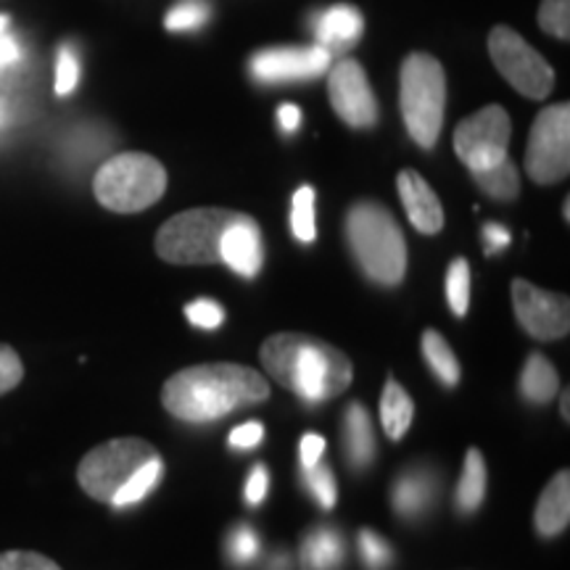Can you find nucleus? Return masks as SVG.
<instances>
[{"label":"nucleus","mask_w":570,"mask_h":570,"mask_svg":"<svg viewBox=\"0 0 570 570\" xmlns=\"http://www.w3.org/2000/svg\"><path fill=\"white\" fill-rule=\"evenodd\" d=\"M473 180L481 185L483 194L497 198V202H512L520 194L518 167L510 161V156H504L494 167L473 173Z\"/></svg>","instance_id":"24"},{"label":"nucleus","mask_w":570,"mask_h":570,"mask_svg":"<svg viewBox=\"0 0 570 570\" xmlns=\"http://www.w3.org/2000/svg\"><path fill=\"white\" fill-rule=\"evenodd\" d=\"M344 560V541L336 531L317 529L304 539L302 562L304 570H336Z\"/></svg>","instance_id":"22"},{"label":"nucleus","mask_w":570,"mask_h":570,"mask_svg":"<svg viewBox=\"0 0 570 570\" xmlns=\"http://www.w3.org/2000/svg\"><path fill=\"white\" fill-rule=\"evenodd\" d=\"M277 122H281L283 132H296L298 125H302V109L296 104H283L277 109Z\"/></svg>","instance_id":"42"},{"label":"nucleus","mask_w":570,"mask_h":570,"mask_svg":"<svg viewBox=\"0 0 570 570\" xmlns=\"http://www.w3.org/2000/svg\"><path fill=\"white\" fill-rule=\"evenodd\" d=\"M304 479L309 483V491L317 497V502L323 504V508L331 510L333 504H336V479H333L331 468L325 465H312V468H304Z\"/></svg>","instance_id":"31"},{"label":"nucleus","mask_w":570,"mask_h":570,"mask_svg":"<svg viewBox=\"0 0 570 570\" xmlns=\"http://www.w3.org/2000/svg\"><path fill=\"white\" fill-rule=\"evenodd\" d=\"M167 190V169L148 154H117L92 180L98 204L117 214H135L154 206Z\"/></svg>","instance_id":"5"},{"label":"nucleus","mask_w":570,"mask_h":570,"mask_svg":"<svg viewBox=\"0 0 570 570\" xmlns=\"http://www.w3.org/2000/svg\"><path fill=\"white\" fill-rule=\"evenodd\" d=\"M262 439H265V428H262V423H256V420H252V423L233 428L230 446L233 449H252V446L259 444Z\"/></svg>","instance_id":"38"},{"label":"nucleus","mask_w":570,"mask_h":570,"mask_svg":"<svg viewBox=\"0 0 570 570\" xmlns=\"http://www.w3.org/2000/svg\"><path fill=\"white\" fill-rule=\"evenodd\" d=\"M489 53L499 75L525 98L541 101L554 88V71L510 27H494L489 35Z\"/></svg>","instance_id":"8"},{"label":"nucleus","mask_w":570,"mask_h":570,"mask_svg":"<svg viewBox=\"0 0 570 570\" xmlns=\"http://www.w3.org/2000/svg\"><path fill=\"white\" fill-rule=\"evenodd\" d=\"M327 96L348 127L367 130L377 122V101L360 61L344 59L327 75Z\"/></svg>","instance_id":"12"},{"label":"nucleus","mask_w":570,"mask_h":570,"mask_svg":"<svg viewBox=\"0 0 570 570\" xmlns=\"http://www.w3.org/2000/svg\"><path fill=\"white\" fill-rule=\"evenodd\" d=\"M267 489H269L267 468H265V465H256L254 473L248 475V483H246V499H248V504H262V502H265Z\"/></svg>","instance_id":"39"},{"label":"nucleus","mask_w":570,"mask_h":570,"mask_svg":"<svg viewBox=\"0 0 570 570\" xmlns=\"http://www.w3.org/2000/svg\"><path fill=\"white\" fill-rule=\"evenodd\" d=\"M415 417V404L399 383L391 377L381 396V423L389 439H402Z\"/></svg>","instance_id":"21"},{"label":"nucleus","mask_w":570,"mask_h":570,"mask_svg":"<svg viewBox=\"0 0 570 570\" xmlns=\"http://www.w3.org/2000/svg\"><path fill=\"white\" fill-rule=\"evenodd\" d=\"M433 499V479L425 470H410V473L399 475L394 483V508L399 515L412 518L428 510Z\"/></svg>","instance_id":"19"},{"label":"nucleus","mask_w":570,"mask_h":570,"mask_svg":"<svg viewBox=\"0 0 570 570\" xmlns=\"http://www.w3.org/2000/svg\"><path fill=\"white\" fill-rule=\"evenodd\" d=\"M560 381L554 373L552 362L544 354H531L525 362L523 375H520V391L531 404H547L558 396Z\"/></svg>","instance_id":"20"},{"label":"nucleus","mask_w":570,"mask_h":570,"mask_svg":"<svg viewBox=\"0 0 570 570\" xmlns=\"http://www.w3.org/2000/svg\"><path fill=\"white\" fill-rule=\"evenodd\" d=\"M423 354L428 360V365H431L433 373L444 386H458L460 383V362L458 356H454L452 346L446 344V338L441 336L436 331H425L423 333Z\"/></svg>","instance_id":"25"},{"label":"nucleus","mask_w":570,"mask_h":570,"mask_svg":"<svg viewBox=\"0 0 570 570\" xmlns=\"http://www.w3.org/2000/svg\"><path fill=\"white\" fill-rule=\"evenodd\" d=\"M238 212L190 209L175 214L156 233V254L169 265H217L219 244Z\"/></svg>","instance_id":"6"},{"label":"nucleus","mask_w":570,"mask_h":570,"mask_svg":"<svg viewBox=\"0 0 570 570\" xmlns=\"http://www.w3.org/2000/svg\"><path fill=\"white\" fill-rule=\"evenodd\" d=\"M0 570H61L51 558L40 552H0Z\"/></svg>","instance_id":"35"},{"label":"nucleus","mask_w":570,"mask_h":570,"mask_svg":"<svg viewBox=\"0 0 570 570\" xmlns=\"http://www.w3.org/2000/svg\"><path fill=\"white\" fill-rule=\"evenodd\" d=\"M291 230H294L296 240L302 244H312L317 238L315 227V190L309 185L296 190L294 206H291Z\"/></svg>","instance_id":"27"},{"label":"nucleus","mask_w":570,"mask_h":570,"mask_svg":"<svg viewBox=\"0 0 570 570\" xmlns=\"http://www.w3.org/2000/svg\"><path fill=\"white\" fill-rule=\"evenodd\" d=\"M346 240L356 265L370 281L399 285L407 273V244L402 227L386 206L375 202L354 204L346 214Z\"/></svg>","instance_id":"3"},{"label":"nucleus","mask_w":570,"mask_h":570,"mask_svg":"<svg viewBox=\"0 0 570 570\" xmlns=\"http://www.w3.org/2000/svg\"><path fill=\"white\" fill-rule=\"evenodd\" d=\"M344 446H346V460L352 462L356 470L367 468L370 460L375 454V439H373V425H370L367 410L360 402H354L346 410L344 420Z\"/></svg>","instance_id":"18"},{"label":"nucleus","mask_w":570,"mask_h":570,"mask_svg":"<svg viewBox=\"0 0 570 570\" xmlns=\"http://www.w3.org/2000/svg\"><path fill=\"white\" fill-rule=\"evenodd\" d=\"M446 298H449V309L454 312L458 317L468 315V306H470V265L468 259H458L449 265L446 273Z\"/></svg>","instance_id":"29"},{"label":"nucleus","mask_w":570,"mask_h":570,"mask_svg":"<svg viewBox=\"0 0 570 570\" xmlns=\"http://www.w3.org/2000/svg\"><path fill=\"white\" fill-rule=\"evenodd\" d=\"M209 17L212 6L206 3V0H183V3H177L175 9L167 13L164 27H167L169 32H194L202 30L206 21H209Z\"/></svg>","instance_id":"28"},{"label":"nucleus","mask_w":570,"mask_h":570,"mask_svg":"<svg viewBox=\"0 0 570 570\" xmlns=\"http://www.w3.org/2000/svg\"><path fill=\"white\" fill-rule=\"evenodd\" d=\"M161 475H164L161 458L148 460L146 465H142L140 470H135L132 479L127 481L125 487L117 491V494H114L111 504H114V508H130V504L142 502V499H146L156 487H159Z\"/></svg>","instance_id":"26"},{"label":"nucleus","mask_w":570,"mask_h":570,"mask_svg":"<svg viewBox=\"0 0 570 570\" xmlns=\"http://www.w3.org/2000/svg\"><path fill=\"white\" fill-rule=\"evenodd\" d=\"M267 381L256 370L212 362V365L185 367L164 383L161 404L183 423H214L240 407L265 402Z\"/></svg>","instance_id":"1"},{"label":"nucleus","mask_w":570,"mask_h":570,"mask_svg":"<svg viewBox=\"0 0 570 570\" xmlns=\"http://www.w3.org/2000/svg\"><path fill=\"white\" fill-rule=\"evenodd\" d=\"M262 365L273 381L291 389L306 404H323L352 386L348 356L325 341L304 333H277L259 348Z\"/></svg>","instance_id":"2"},{"label":"nucleus","mask_w":570,"mask_h":570,"mask_svg":"<svg viewBox=\"0 0 570 570\" xmlns=\"http://www.w3.org/2000/svg\"><path fill=\"white\" fill-rule=\"evenodd\" d=\"M402 117L410 138L420 148L436 146L446 109V75L441 63L428 53H412L402 63Z\"/></svg>","instance_id":"4"},{"label":"nucleus","mask_w":570,"mask_h":570,"mask_svg":"<svg viewBox=\"0 0 570 570\" xmlns=\"http://www.w3.org/2000/svg\"><path fill=\"white\" fill-rule=\"evenodd\" d=\"M185 317L190 325L204 327V331H214L225 323V309L212 298H198V302L185 306Z\"/></svg>","instance_id":"33"},{"label":"nucleus","mask_w":570,"mask_h":570,"mask_svg":"<svg viewBox=\"0 0 570 570\" xmlns=\"http://www.w3.org/2000/svg\"><path fill=\"white\" fill-rule=\"evenodd\" d=\"M396 188L404 212H407L410 223L415 225L417 233L433 235L444 227V209H441L439 196L433 194L431 185L423 180V175H417L415 169H404L396 177Z\"/></svg>","instance_id":"15"},{"label":"nucleus","mask_w":570,"mask_h":570,"mask_svg":"<svg viewBox=\"0 0 570 570\" xmlns=\"http://www.w3.org/2000/svg\"><path fill=\"white\" fill-rule=\"evenodd\" d=\"M483 238H487V248H489V254H494V252H499V248H504V246H510V230L504 225H497V223H489V225H483Z\"/></svg>","instance_id":"41"},{"label":"nucleus","mask_w":570,"mask_h":570,"mask_svg":"<svg viewBox=\"0 0 570 570\" xmlns=\"http://www.w3.org/2000/svg\"><path fill=\"white\" fill-rule=\"evenodd\" d=\"M80 82V61L71 46H61L59 61H56V96H69Z\"/></svg>","instance_id":"32"},{"label":"nucleus","mask_w":570,"mask_h":570,"mask_svg":"<svg viewBox=\"0 0 570 570\" xmlns=\"http://www.w3.org/2000/svg\"><path fill=\"white\" fill-rule=\"evenodd\" d=\"M362 32H365V19H362V13L354 6H331V9H325L315 19L317 46H323L327 53H341L356 46Z\"/></svg>","instance_id":"16"},{"label":"nucleus","mask_w":570,"mask_h":570,"mask_svg":"<svg viewBox=\"0 0 570 570\" xmlns=\"http://www.w3.org/2000/svg\"><path fill=\"white\" fill-rule=\"evenodd\" d=\"M21 59V51L17 40L9 38V35H0V67H11Z\"/></svg>","instance_id":"43"},{"label":"nucleus","mask_w":570,"mask_h":570,"mask_svg":"<svg viewBox=\"0 0 570 570\" xmlns=\"http://www.w3.org/2000/svg\"><path fill=\"white\" fill-rule=\"evenodd\" d=\"M360 552H362V560H365V566L370 570H383L394 558V552H391V547L377 537L375 531H362L360 533Z\"/></svg>","instance_id":"34"},{"label":"nucleus","mask_w":570,"mask_h":570,"mask_svg":"<svg viewBox=\"0 0 570 570\" xmlns=\"http://www.w3.org/2000/svg\"><path fill=\"white\" fill-rule=\"evenodd\" d=\"M24 377V365H21V356L13 352L11 346L0 344V394H9L21 383Z\"/></svg>","instance_id":"36"},{"label":"nucleus","mask_w":570,"mask_h":570,"mask_svg":"<svg viewBox=\"0 0 570 570\" xmlns=\"http://www.w3.org/2000/svg\"><path fill=\"white\" fill-rule=\"evenodd\" d=\"M227 554L235 562H252L259 554V539L252 529H238L233 531V537L227 539Z\"/></svg>","instance_id":"37"},{"label":"nucleus","mask_w":570,"mask_h":570,"mask_svg":"<svg viewBox=\"0 0 570 570\" xmlns=\"http://www.w3.org/2000/svg\"><path fill=\"white\" fill-rule=\"evenodd\" d=\"M512 135L510 114L502 106H487L473 117L462 119L454 130V151L470 173L494 167L508 156Z\"/></svg>","instance_id":"10"},{"label":"nucleus","mask_w":570,"mask_h":570,"mask_svg":"<svg viewBox=\"0 0 570 570\" xmlns=\"http://www.w3.org/2000/svg\"><path fill=\"white\" fill-rule=\"evenodd\" d=\"M562 214H566V219H570V202L566 198V206H562Z\"/></svg>","instance_id":"46"},{"label":"nucleus","mask_w":570,"mask_h":570,"mask_svg":"<svg viewBox=\"0 0 570 570\" xmlns=\"http://www.w3.org/2000/svg\"><path fill=\"white\" fill-rule=\"evenodd\" d=\"M6 30H9V17H3V13H0V35H6Z\"/></svg>","instance_id":"45"},{"label":"nucleus","mask_w":570,"mask_h":570,"mask_svg":"<svg viewBox=\"0 0 570 570\" xmlns=\"http://www.w3.org/2000/svg\"><path fill=\"white\" fill-rule=\"evenodd\" d=\"M487 494V462L479 449H468L465 468L458 483V508L460 512H475Z\"/></svg>","instance_id":"23"},{"label":"nucleus","mask_w":570,"mask_h":570,"mask_svg":"<svg viewBox=\"0 0 570 570\" xmlns=\"http://www.w3.org/2000/svg\"><path fill=\"white\" fill-rule=\"evenodd\" d=\"M570 169V106H547L533 119L529 148H525V173L533 183L552 185L568 177Z\"/></svg>","instance_id":"9"},{"label":"nucleus","mask_w":570,"mask_h":570,"mask_svg":"<svg viewBox=\"0 0 570 570\" xmlns=\"http://www.w3.org/2000/svg\"><path fill=\"white\" fill-rule=\"evenodd\" d=\"M541 30L550 32L552 38H570V0H544L539 9Z\"/></svg>","instance_id":"30"},{"label":"nucleus","mask_w":570,"mask_h":570,"mask_svg":"<svg viewBox=\"0 0 570 570\" xmlns=\"http://www.w3.org/2000/svg\"><path fill=\"white\" fill-rule=\"evenodd\" d=\"M219 262H225L240 277L259 275L265 265V244H262V230L254 217L238 214V219L230 223L219 244Z\"/></svg>","instance_id":"14"},{"label":"nucleus","mask_w":570,"mask_h":570,"mask_svg":"<svg viewBox=\"0 0 570 570\" xmlns=\"http://www.w3.org/2000/svg\"><path fill=\"white\" fill-rule=\"evenodd\" d=\"M512 309L518 323L539 341H554L568 336L570 331V304L568 296L550 294L537 285L515 277L512 281Z\"/></svg>","instance_id":"11"},{"label":"nucleus","mask_w":570,"mask_h":570,"mask_svg":"<svg viewBox=\"0 0 570 570\" xmlns=\"http://www.w3.org/2000/svg\"><path fill=\"white\" fill-rule=\"evenodd\" d=\"M331 56L323 46L309 48H267L259 51L248 63L254 80L265 85H281V82H302L315 80V77L325 75L331 67Z\"/></svg>","instance_id":"13"},{"label":"nucleus","mask_w":570,"mask_h":570,"mask_svg":"<svg viewBox=\"0 0 570 570\" xmlns=\"http://www.w3.org/2000/svg\"><path fill=\"white\" fill-rule=\"evenodd\" d=\"M537 531L541 537H558L570 523V475L568 470H560L554 479L541 491L537 515H533Z\"/></svg>","instance_id":"17"},{"label":"nucleus","mask_w":570,"mask_h":570,"mask_svg":"<svg viewBox=\"0 0 570 570\" xmlns=\"http://www.w3.org/2000/svg\"><path fill=\"white\" fill-rule=\"evenodd\" d=\"M323 449H325L323 436H317V433H306L302 439V465L304 468L317 465L320 458H323Z\"/></svg>","instance_id":"40"},{"label":"nucleus","mask_w":570,"mask_h":570,"mask_svg":"<svg viewBox=\"0 0 570 570\" xmlns=\"http://www.w3.org/2000/svg\"><path fill=\"white\" fill-rule=\"evenodd\" d=\"M159 458V452L142 439H114L90 449L77 468V481L82 491L98 502H109L135 470H140L148 460Z\"/></svg>","instance_id":"7"},{"label":"nucleus","mask_w":570,"mask_h":570,"mask_svg":"<svg viewBox=\"0 0 570 570\" xmlns=\"http://www.w3.org/2000/svg\"><path fill=\"white\" fill-rule=\"evenodd\" d=\"M560 412H562V420L570 417V410H568V389L562 391V396H560Z\"/></svg>","instance_id":"44"}]
</instances>
